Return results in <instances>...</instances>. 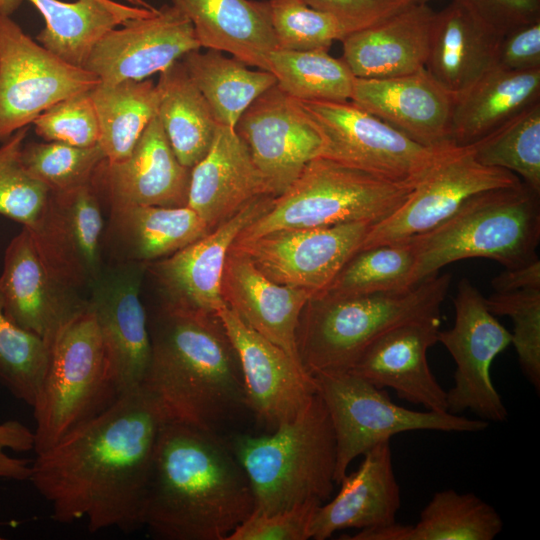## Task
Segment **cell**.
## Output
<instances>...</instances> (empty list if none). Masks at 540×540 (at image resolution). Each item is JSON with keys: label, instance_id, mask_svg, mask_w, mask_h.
<instances>
[{"label": "cell", "instance_id": "6da1fadb", "mask_svg": "<svg viewBox=\"0 0 540 540\" xmlns=\"http://www.w3.org/2000/svg\"><path fill=\"white\" fill-rule=\"evenodd\" d=\"M164 418L143 387L122 394L105 411L37 453L29 481L51 517L85 519L90 532L143 527L154 453Z\"/></svg>", "mask_w": 540, "mask_h": 540}, {"label": "cell", "instance_id": "7a4b0ae2", "mask_svg": "<svg viewBox=\"0 0 540 540\" xmlns=\"http://www.w3.org/2000/svg\"><path fill=\"white\" fill-rule=\"evenodd\" d=\"M254 509L249 479L224 438L164 421L143 527L164 540H227Z\"/></svg>", "mask_w": 540, "mask_h": 540}, {"label": "cell", "instance_id": "3957f363", "mask_svg": "<svg viewBox=\"0 0 540 540\" xmlns=\"http://www.w3.org/2000/svg\"><path fill=\"white\" fill-rule=\"evenodd\" d=\"M148 328L151 360L142 387L165 421L222 437L250 412L239 360L217 313L158 306Z\"/></svg>", "mask_w": 540, "mask_h": 540}, {"label": "cell", "instance_id": "277c9868", "mask_svg": "<svg viewBox=\"0 0 540 540\" xmlns=\"http://www.w3.org/2000/svg\"><path fill=\"white\" fill-rule=\"evenodd\" d=\"M229 445L251 484L254 512L321 505L333 492L336 440L317 392L292 420L268 434H236Z\"/></svg>", "mask_w": 540, "mask_h": 540}, {"label": "cell", "instance_id": "5b68a950", "mask_svg": "<svg viewBox=\"0 0 540 540\" xmlns=\"http://www.w3.org/2000/svg\"><path fill=\"white\" fill-rule=\"evenodd\" d=\"M451 282L433 274L415 286L391 292L312 296L297 329V350L311 376L347 372L379 335L403 322L440 314Z\"/></svg>", "mask_w": 540, "mask_h": 540}, {"label": "cell", "instance_id": "8992f818", "mask_svg": "<svg viewBox=\"0 0 540 540\" xmlns=\"http://www.w3.org/2000/svg\"><path fill=\"white\" fill-rule=\"evenodd\" d=\"M408 240L416 252L413 285L468 258L527 265L539 259L540 193L523 182L477 193L445 222Z\"/></svg>", "mask_w": 540, "mask_h": 540}, {"label": "cell", "instance_id": "52a82bcc", "mask_svg": "<svg viewBox=\"0 0 540 540\" xmlns=\"http://www.w3.org/2000/svg\"><path fill=\"white\" fill-rule=\"evenodd\" d=\"M418 184L387 180L336 161L317 157L270 208L248 225L234 243L273 231L367 222L393 214Z\"/></svg>", "mask_w": 540, "mask_h": 540}, {"label": "cell", "instance_id": "ba28073f", "mask_svg": "<svg viewBox=\"0 0 540 540\" xmlns=\"http://www.w3.org/2000/svg\"><path fill=\"white\" fill-rule=\"evenodd\" d=\"M121 396L93 312L87 307L60 332L33 408L35 453L43 452Z\"/></svg>", "mask_w": 540, "mask_h": 540}, {"label": "cell", "instance_id": "9c48e42d", "mask_svg": "<svg viewBox=\"0 0 540 540\" xmlns=\"http://www.w3.org/2000/svg\"><path fill=\"white\" fill-rule=\"evenodd\" d=\"M313 377L334 430L336 484L355 458L396 434L418 430L477 433L489 426L485 420L448 411H416L399 406L383 388L350 372L319 373Z\"/></svg>", "mask_w": 540, "mask_h": 540}, {"label": "cell", "instance_id": "30bf717a", "mask_svg": "<svg viewBox=\"0 0 540 540\" xmlns=\"http://www.w3.org/2000/svg\"><path fill=\"white\" fill-rule=\"evenodd\" d=\"M300 103L322 134L320 157L387 180L418 184L458 147L423 145L350 100Z\"/></svg>", "mask_w": 540, "mask_h": 540}, {"label": "cell", "instance_id": "8fae6325", "mask_svg": "<svg viewBox=\"0 0 540 540\" xmlns=\"http://www.w3.org/2000/svg\"><path fill=\"white\" fill-rule=\"evenodd\" d=\"M99 79L66 63L0 14V142L55 103L89 92Z\"/></svg>", "mask_w": 540, "mask_h": 540}, {"label": "cell", "instance_id": "7c38bea8", "mask_svg": "<svg viewBox=\"0 0 540 540\" xmlns=\"http://www.w3.org/2000/svg\"><path fill=\"white\" fill-rule=\"evenodd\" d=\"M453 304V326L439 331L437 340L456 365L454 384L446 391L447 411L460 414L469 410L487 422H504L508 412L492 382L490 369L493 360L511 344V332L467 278L460 280Z\"/></svg>", "mask_w": 540, "mask_h": 540}, {"label": "cell", "instance_id": "4fadbf2b", "mask_svg": "<svg viewBox=\"0 0 540 540\" xmlns=\"http://www.w3.org/2000/svg\"><path fill=\"white\" fill-rule=\"evenodd\" d=\"M520 182L510 171L479 163L471 146L456 147L418 183L401 207L370 227L359 249L427 233L454 215L473 195Z\"/></svg>", "mask_w": 540, "mask_h": 540}, {"label": "cell", "instance_id": "5bb4252c", "mask_svg": "<svg viewBox=\"0 0 540 540\" xmlns=\"http://www.w3.org/2000/svg\"><path fill=\"white\" fill-rule=\"evenodd\" d=\"M146 264L106 262L87 295L120 395L142 387L151 360L148 313L141 299Z\"/></svg>", "mask_w": 540, "mask_h": 540}, {"label": "cell", "instance_id": "9a60e30c", "mask_svg": "<svg viewBox=\"0 0 540 540\" xmlns=\"http://www.w3.org/2000/svg\"><path fill=\"white\" fill-rule=\"evenodd\" d=\"M234 129L274 197L284 193L324 148L320 130L300 101L276 84L251 103Z\"/></svg>", "mask_w": 540, "mask_h": 540}, {"label": "cell", "instance_id": "2e32d148", "mask_svg": "<svg viewBox=\"0 0 540 540\" xmlns=\"http://www.w3.org/2000/svg\"><path fill=\"white\" fill-rule=\"evenodd\" d=\"M104 206L90 184L52 192L37 227L30 231L53 277L87 297L106 262Z\"/></svg>", "mask_w": 540, "mask_h": 540}, {"label": "cell", "instance_id": "e0dca14e", "mask_svg": "<svg viewBox=\"0 0 540 540\" xmlns=\"http://www.w3.org/2000/svg\"><path fill=\"white\" fill-rule=\"evenodd\" d=\"M372 224L354 222L327 227L273 231L234 243L270 280L286 286L322 292L359 250Z\"/></svg>", "mask_w": 540, "mask_h": 540}, {"label": "cell", "instance_id": "ac0fdd59", "mask_svg": "<svg viewBox=\"0 0 540 540\" xmlns=\"http://www.w3.org/2000/svg\"><path fill=\"white\" fill-rule=\"evenodd\" d=\"M258 197L203 237L174 254L146 264L160 293L159 307L217 313L225 307L221 282L226 258L239 234L271 206Z\"/></svg>", "mask_w": 540, "mask_h": 540}, {"label": "cell", "instance_id": "d6986e66", "mask_svg": "<svg viewBox=\"0 0 540 540\" xmlns=\"http://www.w3.org/2000/svg\"><path fill=\"white\" fill-rule=\"evenodd\" d=\"M217 315L236 351L250 413L269 431L295 418L317 392L314 377L226 306Z\"/></svg>", "mask_w": 540, "mask_h": 540}, {"label": "cell", "instance_id": "ffe728a7", "mask_svg": "<svg viewBox=\"0 0 540 540\" xmlns=\"http://www.w3.org/2000/svg\"><path fill=\"white\" fill-rule=\"evenodd\" d=\"M200 48L190 20L164 4L149 16L109 31L92 49L83 68L101 83L141 81Z\"/></svg>", "mask_w": 540, "mask_h": 540}, {"label": "cell", "instance_id": "44dd1931", "mask_svg": "<svg viewBox=\"0 0 540 540\" xmlns=\"http://www.w3.org/2000/svg\"><path fill=\"white\" fill-rule=\"evenodd\" d=\"M0 290L6 316L49 349L65 326L88 307L87 297L49 272L25 227L5 250Z\"/></svg>", "mask_w": 540, "mask_h": 540}, {"label": "cell", "instance_id": "7402d4cb", "mask_svg": "<svg viewBox=\"0 0 540 540\" xmlns=\"http://www.w3.org/2000/svg\"><path fill=\"white\" fill-rule=\"evenodd\" d=\"M191 168L180 163L156 115L123 160L104 159L91 185L106 208L187 206Z\"/></svg>", "mask_w": 540, "mask_h": 540}, {"label": "cell", "instance_id": "603a6c76", "mask_svg": "<svg viewBox=\"0 0 540 540\" xmlns=\"http://www.w3.org/2000/svg\"><path fill=\"white\" fill-rule=\"evenodd\" d=\"M440 314L398 324L374 339L350 372L378 388H392L398 398L426 410L447 411V393L433 375L428 349L437 343Z\"/></svg>", "mask_w": 540, "mask_h": 540}, {"label": "cell", "instance_id": "cb8c5ba5", "mask_svg": "<svg viewBox=\"0 0 540 540\" xmlns=\"http://www.w3.org/2000/svg\"><path fill=\"white\" fill-rule=\"evenodd\" d=\"M454 100L425 68L397 77H355L350 99L413 140L430 147L453 145Z\"/></svg>", "mask_w": 540, "mask_h": 540}, {"label": "cell", "instance_id": "d4e9b609", "mask_svg": "<svg viewBox=\"0 0 540 540\" xmlns=\"http://www.w3.org/2000/svg\"><path fill=\"white\" fill-rule=\"evenodd\" d=\"M221 295L242 323L301 364L297 329L302 311L313 296L311 291L270 280L244 254L231 248L224 265Z\"/></svg>", "mask_w": 540, "mask_h": 540}, {"label": "cell", "instance_id": "484cf974", "mask_svg": "<svg viewBox=\"0 0 540 540\" xmlns=\"http://www.w3.org/2000/svg\"><path fill=\"white\" fill-rule=\"evenodd\" d=\"M265 195L272 194L247 146L234 128L219 124L207 153L191 168L187 206L212 230Z\"/></svg>", "mask_w": 540, "mask_h": 540}, {"label": "cell", "instance_id": "4316f807", "mask_svg": "<svg viewBox=\"0 0 540 540\" xmlns=\"http://www.w3.org/2000/svg\"><path fill=\"white\" fill-rule=\"evenodd\" d=\"M359 468L346 474L339 492L316 507L309 527L310 539L325 540L344 529H369L396 522L401 506L390 441L377 444L364 455Z\"/></svg>", "mask_w": 540, "mask_h": 540}, {"label": "cell", "instance_id": "83f0119b", "mask_svg": "<svg viewBox=\"0 0 540 540\" xmlns=\"http://www.w3.org/2000/svg\"><path fill=\"white\" fill-rule=\"evenodd\" d=\"M436 12L411 3L381 22L349 33L342 59L358 78L403 76L425 68Z\"/></svg>", "mask_w": 540, "mask_h": 540}, {"label": "cell", "instance_id": "f1b7e54d", "mask_svg": "<svg viewBox=\"0 0 540 540\" xmlns=\"http://www.w3.org/2000/svg\"><path fill=\"white\" fill-rule=\"evenodd\" d=\"M107 211L103 249L109 262H153L211 231L188 206L125 205Z\"/></svg>", "mask_w": 540, "mask_h": 540}, {"label": "cell", "instance_id": "f546056e", "mask_svg": "<svg viewBox=\"0 0 540 540\" xmlns=\"http://www.w3.org/2000/svg\"><path fill=\"white\" fill-rule=\"evenodd\" d=\"M192 23L201 48L231 54L268 71L278 48L267 0H170Z\"/></svg>", "mask_w": 540, "mask_h": 540}, {"label": "cell", "instance_id": "4dcf8cb0", "mask_svg": "<svg viewBox=\"0 0 540 540\" xmlns=\"http://www.w3.org/2000/svg\"><path fill=\"white\" fill-rule=\"evenodd\" d=\"M501 39L452 1L435 14L425 69L456 98L495 66Z\"/></svg>", "mask_w": 540, "mask_h": 540}, {"label": "cell", "instance_id": "1f68e13d", "mask_svg": "<svg viewBox=\"0 0 540 540\" xmlns=\"http://www.w3.org/2000/svg\"><path fill=\"white\" fill-rule=\"evenodd\" d=\"M540 101V69L493 67L454 100L451 143L471 146L527 107Z\"/></svg>", "mask_w": 540, "mask_h": 540}, {"label": "cell", "instance_id": "d6a6232c", "mask_svg": "<svg viewBox=\"0 0 540 540\" xmlns=\"http://www.w3.org/2000/svg\"><path fill=\"white\" fill-rule=\"evenodd\" d=\"M43 16L36 41L73 66L84 67L92 49L112 29L129 20L151 15L156 8L114 0H27Z\"/></svg>", "mask_w": 540, "mask_h": 540}, {"label": "cell", "instance_id": "836d02e7", "mask_svg": "<svg viewBox=\"0 0 540 540\" xmlns=\"http://www.w3.org/2000/svg\"><path fill=\"white\" fill-rule=\"evenodd\" d=\"M157 116L180 163L192 168L207 153L219 126L181 60L160 72Z\"/></svg>", "mask_w": 540, "mask_h": 540}, {"label": "cell", "instance_id": "e575fe53", "mask_svg": "<svg viewBox=\"0 0 540 540\" xmlns=\"http://www.w3.org/2000/svg\"><path fill=\"white\" fill-rule=\"evenodd\" d=\"M181 62L217 122L232 128L251 103L276 84L270 71L250 69L241 60L214 49L190 51Z\"/></svg>", "mask_w": 540, "mask_h": 540}, {"label": "cell", "instance_id": "d590c367", "mask_svg": "<svg viewBox=\"0 0 540 540\" xmlns=\"http://www.w3.org/2000/svg\"><path fill=\"white\" fill-rule=\"evenodd\" d=\"M96 111L98 145L109 162L125 159L157 115L160 92L151 79L99 82L90 90Z\"/></svg>", "mask_w": 540, "mask_h": 540}, {"label": "cell", "instance_id": "8d00e7d4", "mask_svg": "<svg viewBox=\"0 0 540 540\" xmlns=\"http://www.w3.org/2000/svg\"><path fill=\"white\" fill-rule=\"evenodd\" d=\"M496 509L474 493L436 492L415 525L391 524L386 540H492L502 531Z\"/></svg>", "mask_w": 540, "mask_h": 540}, {"label": "cell", "instance_id": "74e56055", "mask_svg": "<svg viewBox=\"0 0 540 540\" xmlns=\"http://www.w3.org/2000/svg\"><path fill=\"white\" fill-rule=\"evenodd\" d=\"M268 71L276 85L299 101H349L355 76L343 59L328 50L276 48L268 56Z\"/></svg>", "mask_w": 540, "mask_h": 540}, {"label": "cell", "instance_id": "f35d334b", "mask_svg": "<svg viewBox=\"0 0 540 540\" xmlns=\"http://www.w3.org/2000/svg\"><path fill=\"white\" fill-rule=\"evenodd\" d=\"M415 263L416 252L410 240L359 249L316 295L345 297L408 289L415 286Z\"/></svg>", "mask_w": 540, "mask_h": 540}, {"label": "cell", "instance_id": "ab89813d", "mask_svg": "<svg viewBox=\"0 0 540 540\" xmlns=\"http://www.w3.org/2000/svg\"><path fill=\"white\" fill-rule=\"evenodd\" d=\"M475 159L520 176L540 193V101L471 145Z\"/></svg>", "mask_w": 540, "mask_h": 540}, {"label": "cell", "instance_id": "60d3db41", "mask_svg": "<svg viewBox=\"0 0 540 540\" xmlns=\"http://www.w3.org/2000/svg\"><path fill=\"white\" fill-rule=\"evenodd\" d=\"M50 349L5 314L0 290V382L18 400L34 405L45 377Z\"/></svg>", "mask_w": 540, "mask_h": 540}, {"label": "cell", "instance_id": "b9f144b4", "mask_svg": "<svg viewBox=\"0 0 540 540\" xmlns=\"http://www.w3.org/2000/svg\"><path fill=\"white\" fill-rule=\"evenodd\" d=\"M29 128L17 130L0 146V215L32 231L46 211L51 191L23 165L21 151Z\"/></svg>", "mask_w": 540, "mask_h": 540}, {"label": "cell", "instance_id": "7bdbcfd3", "mask_svg": "<svg viewBox=\"0 0 540 540\" xmlns=\"http://www.w3.org/2000/svg\"><path fill=\"white\" fill-rule=\"evenodd\" d=\"M21 159L26 170L50 191L62 192L90 184L106 157L98 144L79 147L45 141L24 143Z\"/></svg>", "mask_w": 540, "mask_h": 540}, {"label": "cell", "instance_id": "ee69618b", "mask_svg": "<svg viewBox=\"0 0 540 540\" xmlns=\"http://www.w3.org/2000/svg\"><path fill=\"white\" fill-rule=\"evenodd\" d=\"M278 48L328 50L350 32L334 16L308 6L303 0H267Z\"/></svg>", "mask_w": 540, "mask_h": 540}, {"label": "cell", "instance_id": "f6af8a7d", "mask_svg": "<svg viewBox=\"0 0 540 540\" xmlns=\"http://www.w3.org/2000/svg\"><path fill=\"white\" fill-rule=\"evenodd\" d=\"M489 310L513 322L511 344L522 372L535 391H540V289L495 292L486 298Z\"/></svg>", "mask_w": 540, "mask_h": 540}, {"label": "cell", "instance_id": "bcb514c9", "mask_svg": "<svg viewBox=\"0 0 540 540\" xmlns=\"http://www.w3.org/2000/svg\"><path fill=\"white\" fill-rule=\"evenodd\" d=\"M89 92L67 97L46 109L32 123L34 132L45 141L79 147L97 145L98 121Z\"/></svg>", "mask_w": 540, "mask_h": 540}, {"label": "cell", "instance_id": "7dc6e473", "mask_svg": "<svg viewBox=\"0 0 540 540\" xmlns=\"http://www.w3.org/2000/svg\"><path fill=\"white\" fill-rule=\"evenodd\" d=\"M306 503L291 509L252 514L244 520L227 540H307L316 507Z\"/></svg>", "mask_w": 540, "mask_h": 540}, {"label": "cell", "instance_id": "c3c4849f", "mask_svg": "<svg viewBox=\"0 0 540 540\" xmlns=\"http://www.w3.org/2000/svg\"><path fill=\"white\" fill-rule=\"evenodd\" d=\"M500 37L540 21V0H452Z\"/></svg>", "mask_w": 540, "mask_h": 540}, {"label": "cell", "instance_id": "681fc988", "mask_svg": "<svg viewBox=\"0 0 540 540\" xmlns=\"http://www.w3.org/2000/svg\"><path fill=\"white\" fill-rule=\"evenodd\" d=\"M308 6L337 18L351 33L381 22L409 0H303Z\"/></svg>", "mask_w": 540, "mask_h": 540}, {"label": "cell", "instance_id": "f907efd6", "mask_svg": "<svg viewBox=\"0 0 540 540\" xmlns=\"http://www.w3.org/2000/svg\"><path fill=\"white\" fill-rule=\"evenodd\" d=\"M495 67L508 71L540 69V21L518 27L502 37Z\"/></svg>", "mask_w": 540, "mask_h": 540}, {"label": "cell", "instance_id": "816d5d0a", "mask_svg": "<svg viewBox=\"0 0 540 540\" xmlns=\"http://www.w3.org/2000/svg\"><path fill=\"white\" fill-rule=\"evenodd\" d=\"M33 448L34 433L26 425L18 420L0 422V479L29 480L32 461L10 456L7 451L27 452Z\"/></svg>", "mask_w": 540, "mask_h": 540}, {"label": "cell", "instance_id": "f5cc1de1", "mask_svg": "<svg viewBox=\"0 0 540 540\" xmlns=\"http://www.w3.org/2000/svg\"><path fill=\"white\" fill-rule=\"evenodd\" d=\"M491 284L495 292L540 289V260L516 268H505L493 278Z\"/></svg>", "mask_w": 540, "mask_h": 540}, {"label": "cell", "instance_id": "db71d44e", "mask_svg": "<svg viewBox=\"0 0 540 540\" xmlns=\"http://www.w3.org/2000/svg\"><path fill=\"white\" fill-rule=\"evenodd\" d=\"M23 0H0V14L11 16L22 4Z\"/></svg>", "mask_w": 540, "mask_h": 540}, {"label": "cell", "instance_id": "11a10c76", "mask_svg": "<svg viewBox=\"0 0 540 540\" xmlns=\"http://www.w3.org/2000/svg\"><path fill=\"white\" fill-rule=\"evenodd\" d=\"M127 2L131 3L134 6H140V7H146V8H152L150 4L146 3L144 0H126Z\"/></svg>", "mask_w": 540, "mask_h": 540}, {"label": "cell", "instance_id": "9f6ffc18", "mask_svg": "<svg viewBox=\"0 0 540 540\" xmlns=\"http://www.w3.org/2000/svg\"><path fill=\"white\" fill-rule=\"evenodd\" d=\"M409 1L412 3H417V4H427L428 2L434 1V0H409Z\"/></svg>", "mask_w": 540, "mask_h": 540}]
</instances>
